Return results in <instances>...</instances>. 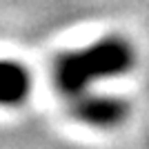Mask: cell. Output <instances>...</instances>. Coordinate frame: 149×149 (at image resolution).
Masks as SVG:
<instances>
[{
	"mask_svg": "<svg viewBox=\"0 0 149 149\" xmlns=\"http://www.w3.org/2000/svg\"><path fill=\"white\" fill-rule=\"evenodd\" d=\"M138 54L125 36H105L54 60L51 80L65 98H76L100 80L118 78L136 67Z\"/></svg>",
	"mask_w": 149,
	"mask_h": 149,
	"instance_id": "obj_1",
	"label": "cell"
},
{
	"mask_svg": "<svg viewBox=\"0 0 149 149\" xmlns=\"http://www.w3.org/2000/svg\"><path fill=\"white\" fill-rule=\"evenodd\" d=\"M71 113L78 123L93 129H118L131 116V102L123 96L85 91L69 100Z\"/></svg>",
	"mask_w": 149,
	"mask_h": 149,
	"instance_id": "obj_2",
	"label": "cell"
},
{
	"mask_svg": "<svg viewBox=\"0 0 149 149\" xmlns=\"http://www.w3.org/2000/svg\"><path fill=\"white\" fill-rule=\"evenodd\" d=\"M33 89V76L20 60L0 58V107H22Z\"/></svg>",
	"mask_w": 149,
	"mask_h": 149,
	"instance_id": "obj_3",
	"label": "cell"
}]
</instances>
